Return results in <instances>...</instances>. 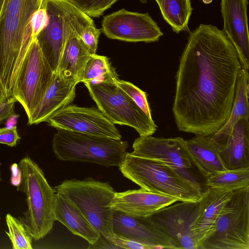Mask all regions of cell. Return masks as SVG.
Here are the masks:
<instances>
[{"mask_svg": "<svg viewBox=\"0 0 249 249\" xmlns=\"http://www.w3.org/2000/svg\"><path fill=\"white\" fill-rule=\"evenodd\" d=\"M237 52L223 30L200 24L179 58L172 111L178 130L212 136L228 120L239 72Z\"/></svg>", "mask_w": 249, "mask_h": 249, "instance_id": "cell-1", "label": "cell"}, {"mask_svg": "<svg viewBox=\"0 0 249 249\" xmlns=\"http://www.w3.org/2000/svg\"><path fill=\"white\" fill-rule=\"evenodd\" d=\"M43 0H4L0 13V81L13 96L24 58L35 38L32 20Z\"/></svg>", "mask_w": 249, "mask_h": 249, "instance_id": "cell-2", "label": "cell"}, {"mask_svg": "<svg viewBox=\"0 0 249 249\" xmlns=\"http://www.w3.org/2000/svg\"><path fill=\"white\" fill-rule=\"evenodd\" d=\"M126 178L147 191L173 197L179 201L196 202L205 189L183 177L176 170L160 162L127 152L119 167Z\"/></svg>", "mask_w": 249, "mask_h": 249, "instance_id": "cell-3", "label": "cell"}, {"mask_svg": "<svg viewBox=\"0 0 249 249\" xmlns=\"http://www.w3.org/2000/svg\"><path fill=\"white\" fill-rule=\"evenodd\" d=\"M18 167L21 176L18 190L25 194L28 207L19 220L32 239L37 241L50 232L55 221V192L42 170L29 157L21 159Z\"/></svg>", "mask_w": 249, "mask_h": 249, "instance_id": "cell-4", "label": "cell"}, {"mask_svg": "<svg viewBox=\"0 0 249 249\" xmlns=\"http://www.w3.org/2000/svg\"><path fill=\"white\" fill-rule=\"evenodd\" d=\"M52 148L62 161L91 162L109 167H119L128 147L127 141L62 129H57Z\"/></svg>", "mask_w": 249, "mask_h": 249, "instance_id": "cell-5", "label": "cell"}, {"mask_svg": "<svg viewBox=\"0 0 249 249\" xmlns=\"http://www.w3.org/2000/svg\"><path fill=\"white\" fill-rule=\"evenodd\" d=\"M48 20L36 36L42 54L53 72H57L64 46L74 33L94 23L91 18L68 0H45Z\"/></svg>", "mask_w": 249, "mask_h": 249, "instance_id": "cell-6", "label": "cell"}, {"mask_svg": "<svg viewBox=\"0 0 249 249\" xmlns=\"http://www.w3.org/2000/svg\"><path fill=\"white\" fill-rule=\"evenodd\" d=\"M55 193L72 202L101 235H114L113 210L108 204L116 192L108 182L88 178L66 179L53 188Z\"/></svg>", "mask_w": 249, "mask_h": 249, "instance_id": "cell-7", "label": "cell"}, {"mask_svg": "<svg viewBox=\"0 0 249 249\" xmlns=\"http://www.w3.org/2000/svg\"><path fill=\"white\" fill-rule=\"evenodd\" d=\"M200 249H249V186L232 191Z\"/></svg>", "mask_w": 249, "mask_h": 249, "instance_id": "cell-8", "label": "cell"}, {"mask_svg": "<svg viewBox=\"0 0 249 249\" xmlns=\"http://www.w3.org/2000/svg\"><path fill=\"white\" fill-rule=\"evenodd\" d=\"M84 84L98 108L112 124L130 126L140 137L152 135L156 131L153 120L116 83Z\"/></svg>", "mask_w": 249, "mask_h": 249, "instance_id": "cell-9", "label": "cell"}, {"mask_svg": "<svg viewBox=\"0 0 249 249\" xmlns=\"http://www.w3.org/2000/svg\"><path fill=\"white\" fill-rule=\"evenodd\" d=\"M54 73L35 38L22 63L13 94L23 107L28 118L42 99Z\"/></svg>", "mask_w": 249, "mask_h": 249, "instance_id": "cell-10", "label": "cell"}, {"mask_svg": "<svg viewBox=\"0 0 249 249\" xmlns=\"http://www.w3.org/2000/svg\"><path fill=\"white\" fill-rule=\"evenodd\" d=\"M132 148L131 155L165 164L198 187L204 189L202 183L195 173V170H198L183 138L154 137L152 135L140 136L134 140Z\"/></svg>", "mask_w": 249, "mask_h": 249, "instance_id": "cell-11", "label": "cell"}, {"mask_svg": "<svg viewBox=\"0 0 249 249\" xmlns=\"http://www.w3.org/2000/svg\"><path fill=\"white\" fill-rule=\"evenodd\" d=\"M178 202L163 207L147 217L170 236L177 249H200L194 232L199 200Z\"/></svg>", "mask_w": 249, "mask_h": 249, "instance_id": "cell-12", "label": "cell"}, {"mask_svg": "<svg viewBox=\"0 0 249 249\" xmlns=\"http://www.w3.org/2000/svg\"><path fill=\"white\" fill-rule=\"evenodd\" d=\"M101 29L109 38L127 42H155L163 35L148 13L124 9L104 17Z\"/></svg>", "mask_w": 249, "mask_h": 249, "instance_id": "cell-13", "label": "cell"}, {"mask_svg": "<svg viewBox=\"0 0 249 249\" xmlns=\"http://www.w3.org/2000/svg\"><path fill=\"white\" fill-rule=\"evenodd\" d=\"M56 129H62L121 140L114 124L96 107L69 105L52 115L47 122Z\"/></svg>", "mask_w": 249, "mask_h": 249, "instance_id": "cell-14", "label": "cell"}, {"mask_svg": "<svg viewBox=\"0 0 249 249\" xmlns=\"http://www.w3.org/2000/svg\"><path fill=\"white\" fill-rule=\"evenodd\" d=\"M113 234L136 241L151 249H177L172 238L147 217H135L113 210Z\"/></svg>", "mask_w": 249, "mask_h": 249, "instance_id": "cell-15", "label": "cell"}, {"mask_svg": "<svg viewBox=\"0 0 249 249\" xmlns=\"http://www.w3.org/2000/svg\"><path fill=\"white\" fill-rule=\"evenodd\" d=\"M248 0H221L223 32L234 46L241 68L249 70Z\"/></svg>", "mask_w": 249, "mask_h": 249, "instance_id": "cell-16", "label": "cell"}, {"mask_svg": "<svg viewBox=\"0 0 249 249\" xmlns=\"http://www.w3.org/2000/svg\"><path fill=\"white\" fill-rule=\"evenodd\" d=\"M178 201L177 199L142 188L116 192L108 204L113 210L135 217H147L157 211Z\"/></svg>", "mask_w": 249, "mask_h": 249, "instance_id": "cell-17", "label": "cell"}, {"mask_svg": "<svg viewBox=\"0 0 249 249\" xmlns=\"http://www.w3.org/2000/svg\"><path fill=\"white\" fill-rule=\"evenodd\" d=\"M78 80L66 77L59 72L54 73L53 80L42 99L31 117L29 124L47 122L60 109L70 105L75 97Z\"/></svg>", "mask_w": 249, "mask_h": 249, "instance_id": "cell-18", "label": "cell"}, {"mask_svg": "<svg viewBox=\"0 0 249 249\" xmlns=\"http://www.w3.org/2000/svg\"><path fill=\"white\" fill-rule=\"evenodd\" d=\"M217 145L227 170L249 167V120H240L231 134Z\"/></svg>", "mask_w": 249, "mask_h": 249, "instance_id": "cell-19", "label": "cell"}, {"mask_svg": "<svg viewBox=\"0 0 249 249\" xmlns=\"http://www.w3.org/2000/svg\"><path fill=\"white\" fill-rule=\"evenodd\" d=\"M232 191L207 188L199 200V209L194 232L199 245L213 228L222 208L231 198Z\"/></svg>", "mask_w": 249, "mask_h": 249, "instance_id": "cell-20", "label": "cell"}, {"mask_svg": "<svg viewBox=\"0 0 249 249\" xmlns=\"http://www.w3.org/2000/svg\"><path fill=\"white\" fill-rule=\"evenodd\" d=\"M185 141L195 165L205 179L213 173L227 170L211 136L196 135Z\"/></svg>", "mask_w": 249, "mask_h": 249, "instance_id": "cell-21", "label": "cell"}, {"mask_svg": "<svg viewBox=\"0 0 249 249\" xmlns=\"http://www.w3.org/2000/svg\"><path fill=\"white\" fill-rule=\"evenodd\" d=\"M54 215L55 220L66 226L73 234L94 244L100 233L94 228L79 209L70 200L55 192Z\"/></svg>", "mask_w": 249, "mask_h": 249, "instance_id": "cell-22", "label": "cell"}, {"mask_svg": "<svg viewBox=\"0 0 249 249\" xmlns=\"http://www.w3.org/2000/svg\"><path fill=\"white\" fill-rule=\"evenodd\" d=\"M249 71L241 68L236 84L233 104L228 120L214 134L212 140L217 144L225 140L241 119H249Z\"/></svg>", "mask_w": 249, "mask_h": 249, "instance_id": "cell-23", "label": "cell"}, {"mask_svg": "<svg viewBox=\"0 0 249 249\" xmlns=\"http://www.w3.org/2000/svg\"><path fill=\"white\" fill-rule=\"evenodd\" d=\"M81 32L74 33L68 39L62 53L57 71L63 75L79 82L91 55L80 36Z\"/></svg>", "mask_w": 249, "mask_h": 249, "instance_id": "cell-24", "label": "cell"}, {"mask_svg": "<svg viewBox=\"0 0 249 249\" xmlns=\"http://www.w3.org/2000/svg\"><path fill=\"white\" fill-rule=\"evenodd\" d=\"M162 17L176 33L188 29L193 8L191 0H155Z\"/></svg>", "mask_w": 249, "mask_h": 249, "instance_id": "cell-25", "label": "cell"}, {"mask_svg": "<svg viewBox=\"0 0 249 249\" xmlns=\"http://www.w3.org/2000/svg\"><path fill=\"white\" fill-rule=\"evenodd\" d=\"M119 79L108 57L92 54L88 61L80 82L89 84L116 82Z\"/></svg>", "mask_w": 249, "mask_h": 249, "instance_id": "cell-26", "label": "cell"}, {"mask_svg": "<svg viewBox=\"0 0 249 249\" xmlns=\"http://www.w3.org/2000/svg\"><path fill=\"white\" fill-rule=\"evenodd\" d=\"M207 188L233 191L249 186V167L227 170L209 176L205 178Z\"/></svg>", "mask_w": 249, "mask_h": 249, "instance_id": "cell-27", "label": "cell"}, {"mask_svg": "<svg viewBox=\"0 0 249 249\" xmlns=\"http://www.w3.org/2000/svg\"><path fill=\"white\" fill-rule=\"evenodd\" d=\"M8 232L5 231L13 249H32V238L20 220L10 213L5 217Z\"/></svg>", "mask_w": 249, "mask_h": 249, "instance_id": "cell-28", "label": "cell"}, {"mask_svg": "<svg viewBox=\"0 0 249 249\" xmlns=\"http://www.w3.org/2000/svg\"><path fill=\"white\" fill-rule=\"evenodd\" d=\"M91 18H98L118 0H68Z\"/></svg>", "mask_w": 249, "mask_h": 249, "instance_id": "cell-29", "label": "cell"}, {"mask_svg": "<svg viewBox=\"0 0 249 249\" xmlns=\"http://www.w3.org/2000/svg\"><path fill=\"white\" fill-rule=\"evenodd\" d=\"M116 84L133 99L148 118L153 119L145 92L132 83L123 80L119 79Z\"/></svg>", "mask_w": 249, "mask_h": 249, "instance_id": "cell-30", "label": "cell"}, {"mask_svg": "<svg viewBox=\"0 0 249 249\" xmlns=\"http://www.w3.org/2000/svg\"><path fill=\"white\" fill-rule=\"evenodd\" d=\"M101 31V29L97 28L94 23H92L85 26L80 34L91 54L96 53Z\"/></svg>", "mask_w": 249, "mask_h": 249, "instance_id": "cell-31", "label": "cell"}, {"mask_svg": "<svg viewBox=\"0 0 249 249\" xmlns=\"http://www.w3.org/2000/svg\"><path fill=\"white\" fill-rule=\"evenodd\" d=\"M48 20L45 1L43 0L41 7L34 14L32 20V32L35 38L47 25Z\"/></svg>", "mask_w": 249, "mask_h": 249, "instance_id": "cell-32", "label": "cell"}, {"mask_svg": "<svg viewBox=\"0 0 249 249\" xmlns=\"http://www.w3.org/2000/svg\"><path fill=\"white\" fill-rule=\"evenodd\" d=\"M116 248L132 249H151L150 247L142 243L113 235L107 238Z\"/></svg>", "mask_w": 249, "mask_h": 249, "instance_id": "cell-33", "label": "cell"}, {"mask_svg": "<svg viewBox=\"0 0 249 249\" xmlns=\"http://www.w3.org/2000/svg\"><path fill=\"white\" fill-rule=\"evenodd\" d=\"M20 139L17 126L10 128L6 127L0 128V143L13 147Z\"/></svg>", "mask_w": 249, "mask_h": 249, "instance_id": "cell-34", "label": "cell"}, {"mask_svg": "<svg viewBox=\"0 0 249 249\" xmlns=\"http://www.w3.org/2000/svg\"><path fill=\"white\" fill-rule=\"evenodd\" d=\"M16 102L17 100L13 96L0 102V124L15 114L14 108Z\"/></svg>", "mask_w": 249, "mask_h": 249, "instance_id": "cell-35", "label": "cell"}, {"mask_svg": "<svg viewBox=\"0 0 249 249\" xmlns=\"http://www.w3.org/2000/svg\"><path fill=\"white\" fill-rule=\"evenodd\" d=\"M19 116L18 114L16 113L10 116L6 120V127L10 128L16 126Z\"/></svg>", "mask_w": 249, "mask_h": 249, "instance_id": "cell-36", "label": "cell"}, {"mask_svg": "<svg viewBox=\"0 0 249 249\" xmlns=\"http://www.w3.org/2000/svg\"><path fill=\"white\" fill-rule=\"evenodd\" d=\"M7 99L4 89L0 81V102Z\"/></svg>", "mask_w": 249, "mask_h": 249, "instance_id": "cell-37", "label": "cell"}, {"mask_svg": "<svg viewBox=\"0 0 249 249\" xmlns=\"http://www.w3.org/2000/svg\"><path fill=\"white\" fill-rule=\"evenodd\" d=\"M4 0H0V13L2 8Z\"/></svg>", "mask_w": 249, "mask_h": 249, "instance_id": "cell-38", "label": "cell"}, {"mask_svg": "<svg viewBox=\"0 0 249 249\" xmlns=\"http://www.w3.org/2000/svg\"><path fill=\"white\" fill-rule=\"evenodd\" d=\"M202 1H203L204 3L206 4H209L211 3L213 1V0H202Z\"/></svg>", "mask_w": 249, "mask_h": 249, "instance_id": "cell-39", "label": "cell"}, {"mask_svg": "<svg viewBox=\"0 0 249 249\" xmlns=\"http://www.w3.org/2000/svg\"><path fill=\"white\" fill-rule=\"evenodd\" d=\"M142 3H146L148 0H139Z\"/></svg>", "mask_w": 249, "mask_h": 249, "instance_id": "cell-40", "label": "cell"}, {"mask_svg": "<svg viewBox=\"0 0 249 249\" xmlns=\"http://www.w3.org/2000/svg\"><path fill=\"white\" fill-rule=\"evenodd\" d=\"M1 180V177H0V181Z\"/></svg>", "mask_w": 249, "mask_h": 249, "instance_id": "cell-41", "label": "cell"}]
</instances>
